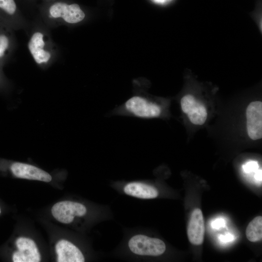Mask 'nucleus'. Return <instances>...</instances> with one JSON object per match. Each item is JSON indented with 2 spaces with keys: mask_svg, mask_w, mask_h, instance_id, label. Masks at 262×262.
I'll return each instance as SVG.
<instances>
[{
  "mask_svg": "<svg viewBox=\"0 0 262 262\" xmlns=\"http://www.w3.org/2000/svg\"><path fill=\"white\" fill-rule=\"evenodd\" d=\"M157 2H164L165 1L167 0H155Z\"/></svg>",
  "mask_w": 262,
  "mask_h": 262,
  "instance_id": "nucleus-15",
  "label": "nucleus"
},
{
  "mask_svg": "<svg viewBox=\"0 0 262 262\" xmlns=\"http://www.w3.org/2000/svg\"><path fill=\"white\" fill-rule=\"evenodd\" d=\"M43 35L39 32L34 33L29 44V49L35 62L38 64L47 62L50 58V53L44 50L45 43Z\"/></svg>",
  "mask_w": 262,
  "mask_h": 262,
  "instance_id": "nucleus-11",
  "label": "nucleus"
},
{
  "mask_svg": "<svg viewBox=\"0 0 262 262\" xmlns=\"http://www.w3.org/2000/svg\"><path fill=\"white\" fill-rule=\"evenodd\" d=\"M87 212L83 204L71 201H63L55 204L51 209L53 217L58 221L64 224L71 223L75 216H82Z\"/></svg>",
  "mask_w": 262,
  "mask_h": 262,
  "instance_id": "nucleus-4",
  "label": "nucleus"
},
{
  "mask_svg": "<svg viewBox=\"0 0 262 262\" xmlns=\"http://www.w3.org/2000/svg\"><path fill=\"white\" fill-rule=\"evenodd\" d=\"M0 9L9 15H13L17 9L14 0H0Z\"/></svg>",
  "mask_w": 262,
  "mask_h": 262,
  "instance_id": "nucleus-13",
  "label": "nucleus"
},
{
  "mask_svg": "<svg viewBox=\"0 0 262 262\" xmlns=\"http://www.w3.org/2000/svg\"><path fill=\"white\" fill-rule=\"evenodd\" d=\"M58 262H83L84 257L81 251L74 244L61 240L55 246Z\"/></svg>",
  "mask_w": 262,
  "mask_h": 262,
  "instance_id": "nucleus-9",
  "label": "nucleus"
},
{
  "mask_svg": "<svg viewBox=\"0 0 262 262\" xmlns=\"http://www.w3.org/2000/svg\"><path fill=\"white\" fill-rule=\"evenodd\" d=\"M12 173L16 177L49 182L52 180L51 175L45 171L34 165L19 162L10 166Z\"/></svg>",
  "mask_w": 262,
  "mask_h": 262,
  "instance_id": "nucleus-7",
  "label": "nucleus"
},
{
  "mask_svg": "<svg viewBox=\"0 0 262 262\" xmlns=\"http://www.w3.org/2000/svg\"><path fill=\"white\" fill-rule=\"evenodd\" d=\"M123 191L127 195L142 199L154 198L159 195L158 190L155 187L140 182H132L127 184Z\"/></svg>",
  "mask_w": 262,
  "mask_h": 262,
  "instance_id": "nucleus-10",
  "label": "nucleus"
},
{
  "mask_svg": "<svg viewBox=\"0 0 262 262\" xmlns=\"http://www.w3.org/2000/svg\"><path fill=\"white\" fill-rule=\"evenodd\" d=\"M9 44L7 37L4 35H0V57H2Z\"/></svg>",
  "mask_w": 262,
  "mask_h": 262,
  "instance_id": "nucleus-14",
  "label": "nucleus"
},
{
  "mask_svg": "<svg viewBox=\"0 0 262 262\" xmlns=\"http://www.w3.org/2000/svg\"><path fill=\"white\" fill-rule=\"evenodd\" d=\"M247 239L250 242H256L262 239V217L258 216L249 222L246 230Z\"/></svg>",
  "mask_w": 262,
  "mask_h": 262,
  "instance_id": "nucleus-12",
  "label": "nucleus"
},
{
  "mask_svg": "<svg viewBox=\"0 0 262 262\" xmlns=\"http://www.w3.org/2000/svg\"><path fill=\"white\" fill-rule=\"evenodd\" d=\"M128 246L133 253L140 256H160L166 250L165 244L162 240L142 234L132 237L128 242Z\"/></svg>",
  "mask_w": 262,
  "mask_h": 262,
  "instance_id": "nucleus-1",
  "label": "nucleus"
},
{
  "mask_svg": "<svg viewBox=\"0 0 262 262\" xmlns=\"http://www.w3.org/2000/svg\"><path fill=\"white\" fill-rule=\"evenodd\" d=\"M246 128L249 137L253 140L262 137V102L254 101L246 109Z\"/></svg>",
  "mask_w": 262,
  "mask_h": 262,
  "instance_id": "nucleus-5",
  "label": "nucleus"
},
{
  "mask_svg": "<svg viewBox=\"0 0 262 262\" xmlns=\"http://www.w3.org/2000/svg\"><path fill=\"white\" fill-rule=\"evenodd\" d=\"M125 110L132 115L142 118H151L160 115V105L140 96H133L124 104Z\"/></svg>",
  "mask_w": 262,
  "mask_h": 262,
  "instance_id": "nucleus-2",
  "label": "nucleus"
},
{
  "mask_svg": "<svg viewBox=\"0 0 262 262\" xmlns=\"http://www.w3.org/2000/svg\"><path fill=\"white\" fill-rule=\"evenodd\" d=\"M1 213V208L0 207V215Z\"/></svg>",
  "mask_w": 262,
  "mask_h": 262,
  "instance_id": "nucleus-16",
  "label": "nucleus"
},
{
  "mask_svg": "<svg viewBox=\"0 0 262 262\" xmlns=\"http://www.w3.org/2000/svg\"><path fill=\"white\" fill-rule=\"evenodd\" d=\"M180 105L183 112L187 114L192 123L202 125L205 122L207 117L206 109L193 96L188 94L183 97L180 100Z\"/></svg>",
  "mask_w": 262,
  "mask_h": 262,
  "instance_id": "nucleus-6",
  "label": "nucleus"
},
{
  "mask_svg": "<svg viewBox=\"0 0 262 262\" xmlns=\"http://www.w3.org/2000/svg\"><path fill=\"white\" fill-rule=\"evenodd\" d=\"M49 17H62L69 23H76L82 20L85 17L84 12L76 3L68 4L58 0L52 2L48 8Z\"/></svg>",
  "mask_w": 262,
  "mask_h": 262,
  "instance_id": "nucleus-3",
  "label": "nucleus"
},
{
  "mask_svg": "<svg viewBox=\"0 0 262 262\" xmlns=\"http://www.w3.org/2000/svg\"><path fill=\"white\" fill-rule=\"evenodd\" d=\"M187 236L189 242L193 245H201L205 234L204 220L201 210L195 209L191 215L187 227Z\"/></svg>",
  "mask_w": 262,
  "mask_h": 262,
  "instance_id": "nucleus-8",
  "label": "nucleus"
}]
</instances>
